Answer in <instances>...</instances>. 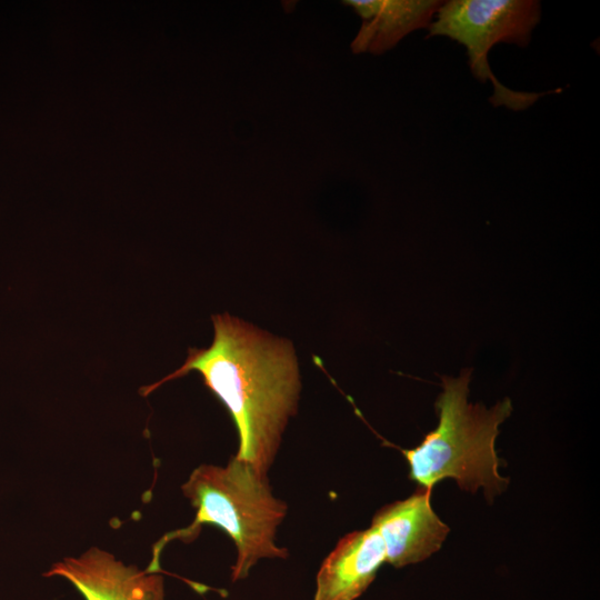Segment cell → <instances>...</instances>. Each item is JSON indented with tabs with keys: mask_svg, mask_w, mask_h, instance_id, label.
Here are the masks:
<instances>
[{
	"mask_svg": "<svg viewBox=\"0 0 600 600\" xmlns=\"http://www.w3.org/2000/svg\"><path fill=\"white\" fill-rule=\"evenodd\" d=\"M211 320V346L189 348L180 368L142 387L140 393L146 397L167 381L199 372L236 424L239 446L234 457L268 476L289 419L298 410L301 380L293 346L228 313Z\"/></svg>",
	"mask_w": 600,
	"mask_h": 600,
	"instance_id": "obj_1",
	"label": "cell"
},
{
	"mask_svg": "<svg viewBox=\"0 0 600 600\" xmlns=\"http://www.w3.org/2000/svg\"><path fill=\"white\" fill-rule=\"evenodd\" d=\"M181 490L196 509V518L189 527L166 534L154 544L147 571H159V556L167 542L192 540L203 524L219 527L233 541L237 557L232 581L246 579L262 559L288 558V549L277 543V530L288 506L273 494L268 476L251 464L234 456L226 466L200 464Z\"/></svg>",
	"mask_w": 600,
	"mask_h": 600,
	"instance_id": "obj_2",
	"label": "cell"
},
{
	"mask_svg": "<svg viewBox=\"0 0 600 600\" xmlns=\"http://www.w3.org/2000/svg\"><path fill=\"white\" fill-rule=\"evenodd\" d=\"M472 370L464 369L458 377H442V392L436 401L439 423L421 443L402 450L410 467V479L431 489L451 478L462 490L483 488L488 500L500 494L508 479L499 474L496 452L499 426L510 416L509 398L487 408L468 402Z\"/></svg>",
	"mask_w": 600,
	"mask_h": 600,
	"instance_id": "obj_3",
	"label": "cell"
},
{
	"mask_svg": "<svg viewBox=\"0 0 600 600\" xmlns=\"http://www.w3.org/2000/svg\"><path fill=\"white\" fill-rule=\"evenodd\" d=\"M540 17L541 6L534 0H451L436 12L428 37L444 36L464 46L472 74L493 86L491 103L519 111L542 94L513 91L501 84L490 69L488 53L500 42L526 47Z\"/></svg>",
	"mask_w": 600,
	"mask_h": 600,
	"instance_id": "obj_4",
	"label": "cell"
},
{
	"mask_svg": "<svg viewBox=\"0 0 600 600\" xmlns=\"http://www.w3.org/2000/svg\"><path fill=\"white\" fill-rule=\"evenodd\" d=\"M43 576L67 579L84 600H164L161 574L127 566L97 547L56 562Z\"/></svg>",
	"mask_w": 600,
	"mask_h": 600,
	"instance_id": "obj_5",
	"label": "cell"
},
{
	"mask_svg": "<svg viewBox=\"0 0 600 600\" xmlns=\"http://www.w3.org/2000/svg\"><path fill=\"white\" fill-rule=\"evenodd\" d=\"M431 489L420 487L403 500L379 509L372 518L382 538L386 562L396 568L420 562L438 551L449 533L430 504Z\"/></svg>",
	"mask_w": 600,
	"mask_h": 600,
	"instance_id": "obj_6",
	"label": "cell"
},
{
	"mask_svg": "<svg viewBox=\"0 0 600 600\" xmlns=\"http://www.w3.org/2000/svg\"><path fill=\"white\" fill-rule=\"evenodd\" d=\"M383 562L384 543L373 527L346 534L319 568L313 600H356Z\"/></svg>",
	"mask_w": 600,
	"mask_h": 600,
	"instance_id": "obj_7",
	"label": "cell"
},
{
	"mask_svg": "<svg viewBox=\"0 0 600 600\" xmlns=\"http://www.w3.org/2000/svg\"><path fill=\"white\" fill-rule=\"evenodd\" d=\"M361 18L352 41L353 52L382 53L410 32L429 28L443 1L438 0H348Z\"/></svg>",
	"mask_w": 600,
	"mask_h": 600,
	"instance_id": "obj_8",
	"label": "cell"
}]
</instances>
